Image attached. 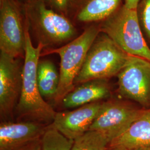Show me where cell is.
Masks as SVG:
<instances>
[{"instance_id": "obj_13", "label": "cell", "mask_w": 150, "mask_h": 150, "mask_svg": "<svg viewBox=\"0 0 150 150\" xmlns=\"http://www.w3.org/2000/svg\"><path fill=\"white\" fill-rule=\"evenodd\" d=\"M103 80H93L78 85L62 100L64 108L82 106L93 102H99L110 96V90Z\"/></svg>"}, {"instance_id": "obj_10", "label": "cell", "mask_w": 150, "mask_h": 150, "mask_svg": "<svg viewBox=\"0 0 150 150\" xmlns=\"http://www.w3.org/2000/svg\"><path fill=\"white\" fill-rule=\"evenodd\" d=\"M102 104V102H93L72 111L56 112L50 125L67 138L75 140L89 131Z\"/></svg>"}, {"instance_id": "obj_22", "label": "cell", "mask_w": 150, "mask_h": 150, "mask_svg": "<svg viewBox=\"0 0 150 150\" xmlns=\"http://www.w3.org/2000/svg\"><path fill=\"white\" fill-rule=\"evenodd\" d=\"M106 150H129L127 149L120 146H109Z\"/></svg>"}, {"instance_id": "obj_24", "label": "cell", "mask_w": 150, "mask_h": 150, "mask_svg": "<svg viewBox=\"0 0 150 150\" xmlns=\"http://www.w3.org/2000/svg\"><path fill=\"white\" fill-rule=\"evenodd\" d=\"M130 150H150V146L149 147H141V148H139V149H132Z\"/></svg>"}, {"instance_id": "obj_9", "label": "cell", "mask_w": 150, "mask_h": 150, "mask_svg": "<svg viewBox=\"0 0 150 150\" xmlns=\"http://www.w3.org/2000/svg\"><path fill=\"white\" fill-rule=\"evenodd\" d=\"M23 66L20 58H15L1 51L0 113L2 117L10 116L19 100Z\"/></svg>"}, {"instance_id": "obj_12", "label": "cell", "mask_w": 150, "mask_h": 150, "mask_svg": "<svg viewBox=\"0 0 150 150\" xmlns=\"http://www.w3.org/2000/svg\"><path fill=\"white\" fill-rule=\"evenodd\" d=\"M123 4L122 0H79L73 9L74 18L80 23H100Z\"/></svg>"}, {"instance_id": "obj_7", "label": "cell", "mask_w": 150, "mask_h": 150, "mask_svg": "<svg viewBox=\"0 0 150 150\" xmlns=\"http://www.w3.org/2000/svg\"><path fill=\"white\" fill-rule=\"evenodd\" d=\"M145 110L118 100L102 102L101 108L89 130L102 133L111 143L126 132Z\"/></svg>"}, {"instance_id": "obj_20", "label": "cell", "mask_w": 150, "mask_h": 150, "mask_svg": "<svg viewBox=\"0 0 150 150\" xmlns=\"http://www.w3.org/2000/svg\"><path fill=\"white\" fill-rule=\"evenodd\" d=\"M21 150H42L41 139H38L31 142L28 145L24 147Z\"/></svg>"}, {"instance_id": "obj_2", "label": "cell", "mask_w": 150, "mask_h": 150, "mask_svg": "<svg viewBox=\"0 0 150 150\" xmlns=\"http://www.w3.org/2000/svg\"><path fill=\"white\" fill-rule=\"evenodd\" d=\"M23 8L29 32L44 47L66 43L77 38V30L69 17L50 8L42 0H32Z\"/></svg>"}, {"instance_id": "obj_1", "label": "cell", "mask_w": 150, "mask_h": 150, "mask_svg": "<svg viewBox=\"0 0 150 150\" xmlns=\"http://www.w3.org/2000/svg\"><path fill=\"white\" fill-rule=\"evenodd\" d=\"M43 47L41 43L33 46L27 26L21 92L16 110L20 117H28L40 121H53L56 112L45 101L38 86V65Z\"/></svg>"}, {"instance_id": "obj_18", "label": "cell", "mask_w": 150, "mask_h": 150, "mask_svg": "<svg viewBox=\"0 0 150 150\" xmlns=\"http://www.w3.org/2000/svg\"><path fill=\"white\" fill-rule=\"evenodd\" d=\"M136 10L142 31L149 45L150 44V0H141Z\"/></svg>"}, {"instance_id": "obj_11", "label": "cell", "mask_w": 150, "mask_h": 150, "mask_svg": "<svg viewBox=\"0 0 150 150\" xmlns=\"http://www.w3.org/2000/svg\"><path fill=\"white\" fill-rule=\"evenodd\" d=\"M47 127L37 121L3 122L0 125V150H21L41 139Z\"/></svg>"}, {"instance_id": "obj_17", "label": "cell", "mask_w": 150, "mask_h": 150, "mask_svg": "<svg viewBox=\"0 0 150 150\" xmlns=\"http://www.w3.org/2000/svg\"><path fill=\"white\" fill-rule=\"evenodd\" d=\"M74 140L69 139L50 125L41 139L42 150H71Z\"/></svg>"}, {"instance_id": "obj_5", "label": "cell", "mask_w": 150, "mask_h": 150, "mask_svg": "<svg viewBox=\"0 0 150 150\" xmlns=\"http://www.w3.org/2000/svg\"><path fill=\"white\" fill-rule=\"evenodd\" d=\"M101 32L100 23L86 28L81 35L66 45L48 51L60 57L59 87L54 100L62 102L64 97L75 88L74 81L80 73L89 49Z\"/></svg>"}, {"instance_id": "obj_19", "label": "cell", "mask_w": 150, "mask_h": 150, "mask_svg": "<svg viewBox=\"0 0 150 150\" xmlns=\"http://www.w3.org/2000/svg\"><path fill=\"white\" fill-rule=\"evenodd\" d=\"M50 8L68 17L79 0H42Z\"/></svg>"}, {"instance_id": "obj_14", "label": "cell", "mask_w": 150, "mask_h": 150, "mask_svg": "<svg viewBox=\"0 0 150 150\" xmlns=\"http://www.w3.org/2000/svg\"><path fill=\"white\" fill-rule=\"evenodd\" d=\"M115 146L129 150L150 146V108L145 109L127 131L109 145Z\"/></svg>"}, {"instance_id": "obj_15", "label": "cell", "mask_w": 150, "mask_h": 150, "mask_svg": "<svg viewBox=\"0 0 150 150\" xmlns=\"http://www.w3.org/2000/svg\"><path fill=\"white\" fill-rule=\"evenodd\" d=\"M37 79L38 88L43 98L54 100L59 87V74L51 61H39Z\"/></svg>"}, {"instance_id": "obj_21", "label": "cell", "mask_w": 150, "mask_h": 150, "mask_svg": "<svg viewBox=\"0 0 150 150\" xmlns=\"http://www.w3.org/2000/svg\"><path fill=\"white\" fill-rule=\"evenodd\" d=\"M141 0H124L123 5L129 9L136 10Z\"/></svg>"}, {"instance_id": "obj_8", "label": "cell", "mask_w": 150, "mask_h": 150, "mask_svg": "<svg viewBox=\"0 0 150 150\" xmlns=\"http://www.w3.org/2000/svg\"><path fill=\"white\" fill-rule=\"evenodd\" d=\"M117 77L122 96L144 107L150 106V61L129 55Z\"/></svg>"}, {"instance_id": "obj_6", "label": "cell", "mask_w": 150, "mask_h": 150, "mask_svg": "<svg viewBox=\"0 0 150 150\" xmlns=\"http://www.w3.org/2000/svg\"><path fill=\"white\" fill-rule=\"evenodd\" d=\"M27 24L23 6L16 0H0V50L24 58Z\"/></svg>"}, {"instance_id": "obj_4", "label": "cell", "mask_w": 150, "mask_h": 150, "mask_svg": "<svg viewBox=\"0 0 150 150\" xmlns=\"http://www.w3.org/2000/svg\"><path fill=\"white\" fill-rule=\"evenodd\" d=\"M101 32L106 34L126 54L150 61V47L140 26L136 10L124 5L100 23Z\"/></svg>"}, {"instance_id": "obj_3", "label": "cell", "mask_w": 150, "mask_h": 150, "mask_svg": "<svg viewBox=\"0 0 150 150\" xmlns=\"http://www.w3.org/2000/svg\"><path fill=\"white\" fill-rule=\"evenodd\" d=\"M129 56L106 34L100 32L87 52L84 64L74 81L75 85L117 76Z\"/></svg>"}, {"instance_id": "obj_23", "label": "cell", "mask_w": 150, "mask_h": 150, "mask_svg": "<svg viewBox=\"0 0 150 150\" xmlns=\"http://www.w3.org/2000/svg\"><path fill=\"white\" fill-rule=\"evenodd\" d=\"M16 1L19 3L21 5L23 6L24 5H25L26 4H27L28 2H29L30 1H32V0H16Z\"/></svg>"}, {"instance_id": "obj_16", "label": "cell", "mask_w": 150, "mask_h": 150, "mask_svg": "<svg viewBox=\"0 0 150 150\" xmlns=\"http://www.w3.org/2000/svg\"><path fill=\"white\" fill-rule=\"evenodd\" d=\"M110 141L97 131L89 130L74 140L71 150H106Z\"/></svg>"}]
</instances>
